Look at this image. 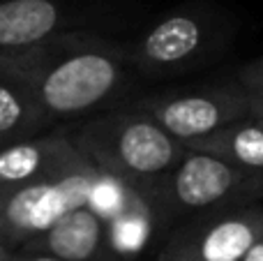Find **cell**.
Returning <instances> with one entry per match:
<instances>
[{
  "mask_svg": "<svg viewBox=\"0 0 263 261\" xmlns=\"http://www.w3.org/2000/svg\"><path fill=\"white\" fill-rule=\"evenodd\" d=\"M90 164L69 132L51 129L32 139L0 146V190L42 183Z\"/></svg>",
  "mask_w": 263,
  "mask_h": 261,
  "instance_id": "obj_9",
  "label": "cell"
},
{
  "mask_svg": "<svg viewBox=\"0 0 263 261\" xmlns=\"http://www.w3.org/2000/svg\"><path fill=\"white\" fill-rule=\"evenodd\" d=\"M261 236L263 208H227L176 231L159 250L157 261H240Z\"/></svg>",
  "mask_w": 263,
  "mask_h": 261,
  "instance_id": "obj_7",
  "label": "cell"
},
{
  "mask_svg": "<svg viewBox=\"0 0 263 261\" xmlns=\"http://www.w3.org/2000/svg\"><path fill=\"white\" fill-rule=\"evenodd\" d=\"M229 18L215 5L190 3L155 21L129 49V65L148 77H176L208 60L227 40Z\"/></svg>",
  "mask_w": 263,
  "mask_h": 261,
  "instance_id": "obj_4",
  "label": "cell"
},
{
  "mask_svg": "<svg viewBox=\"0 0 263 261\" xmlns=\"http://www.w3.org/2000/svg\"><path fill=\"white\" fill-rule=\"evenodd\" d=\"M53 127L35 97L21 81L0 67V146L32 139Z\"/></svg>",
  "mask_w": 263,
  "mask_h": 261,
  "instance_id": "obj_12",
  "label": "cell"
},
{
  "mask_svg": "<svg viewBox=\"0 0 263 261\" xmlns=\"http://www.w3.org/2000/svg\"><path fill=\"white\" fill-rule=\"evenodd\" d=\"M263 197V176L201 151H190L159 180L150 203L155 217H180L240 208Z\"/></svg>",
  "mask_w": 263,
  "mask_h": 261,
  "instance_id": "obj_3",
  "label": "cell"
},
{
  "mask_svg": "<svg viewBox=\"0 0 263 261\" xmlns=\"http://www.w3.org/2000/svg\"><path fill=\"white\" fill-rule=\"evenodd\" d=\"M69 137L97 169L123 178L148 199L187 151L185 143L132 106L95 116Z\"/></svg>",
  "mask_w": 263,
  "mask_h": 261,
  "instance_id": "obj_2",
  "label": "cell"
},
{
  "mask_svg": "<svg viewBox=\"0 0 263 261\" xmlns=\"http://www.w3.org/2000/svg\"><path fill=\"white\" fill-rule=\"evenodd\" d=\"M100 0H0V55L51 37L95 30Z\"/></svg>",
  "mask_w": 263,
  "mask_h": 261,
  "instance_id": "obj_8",
  "label": "cell"
},
{
  "mask_svg": "<svg viewBox=\"0 0 263 261\" xmlns=\"http://www.w3.org/2000/svg\"><path fill=\"white\" fill-rule=\"evenodd\" d=\"M95 174L97 166L90 162L42 183L0 190V240L7 248L18 250L44 234L65 213L86 206Z\"/></svg>",
  "mask_w": 263,
  "mask_h": 261,
  "instance_id": "obj_5",
  "label": "cell"
},
{
  "mask_svg": "<svg viewBox=\"0 0 263 261\" xmlns=\"http://www.w3.org/2000/svg\"><path fill=\"white\" fill-rule=\"evenodd\" d=\"M238 86L247 95L252 106V116L263 114V55L259 60H252L245 67H240Z\"/></svg>",
  "mask_w": 263,
  "mask_h": 261,
  "instance_id": "obj_15",
  "label": "cell"
},
{
  "mask_svg": "<svg viewBox=\"0 0 263 261\" xmlns=\"http://www.w3.org/2000/svg\"><path fill=\"white\" fill-rule=\"evenodd\" d=\"M155 225H157V217L148 197H141L125 213L106 222V238H109L114 257L118 261L136 259L153 238Z\"/></svg>",
  "mask_w": 263,
  "mask_h": 261,
  "instance_id": "obj_13",
  "label": "cell"
},
{
  "mask_svg": "<svg viewBox=\"0 0 263 261\" xmlns=\"http://www.w3.org/2000/svg\"><path fill=\"white\" fill-rule=\"evenodd\" d=\"M0 261H16L14 259V250L7 248L3 240H0Z\"/></svg>",
  "mask_w": 263,
  "mask_h": 261,
  "instance_id": "obj_18",
  "label": "cell"
},
{
  "mask_svg": "<svg viewBox=\"0 0 263 261\" xmlns=\"http://www.w3.org/2000/svg\"><path fill=\"white\" fill-rule=\"evenodd\" d=\"M141 197H145V194L139 192L134 185L125 183L123 178H118L114 174L97 169L95 178L90 183V190H88L86 208L95 213L100 220L111 222L120 213L127 211L134 201H139Z\"/></svg>",
  "mask_w": 263,
  "mask_h": 261,
  "instance_id": "obj_14",
  "label": "cell"
},
{
  "mask_svg": "<svg viewBox=\"0 0 263 261\" xmlns=\"http://www.w3.org/2000/svg\"><path fill=\"white\" fill-rule=\"evenodd\" d=\"M252 118H254V120H256V123H259V125H261V127H263V114H256V116H252Z\"/></svg>",
  "mask_w": 263,
  "mask_h": 261,
  "instance_id": "obj_19",
  "label": "cell"
},
{
  "mask_svg": "<svg viewBox=\"0 0 263 261\" xmlns=\"http://www.w3.org/2000/svg\"><path fill=\"white\" fill-rule=\"evenodd\" d=\"M129 49L97 30H77L0 55V67L28 88L51 120L106 106L127 81Z\"/></svg>",
  "mask_w": 263,
  "mask_h": 261,
  "instance_id": "obj_1",
  "label": "cell"
},
{
  "mask_svg": "<svg viewBox=\"0 0 263 261\" xmlns=\"http://www.w3.org/2000/svg\"><path fill=\"white\" fill-rule=\"evenodd\" d=\"M240 261H263V236L256 240L254 245H252L250 250H247L245 254H242Z\"/></svg>",
  "mask_w": 263,
  "mask_h": 261,
  "instance_id": "obj_17",
  "label": "cell"
},
{
  "mask_svg": "<svg viewBox=\"0 0 263 261\" xmlns=\"http://www.w3.org/2000/svg\"><path fill=\"white\" fill-rule=\"evenodd\" d=\"M185 148L208 153L242 171L263 176V127L254 118L231 123L208 137L185 143Z\"/></svg>",
  "mask_w": 263,
  "mask_h": 261,
  "instance_id": "obj_11",
  "label": "cell"
},
{
  "mask_svg": "<svg viewBox=\"0 0 263 261\" xmlns=\"http://www.w3.org/2000/svg\"><path fill=\"white\" fill-rule=\"evenodd\" d=\"M132 109L150 118L180 143L196 141L231 123L252 118L250 100L240 86L148 95L136 100Z\"/></svg>",
  "mask_w": 263,
  "mask_h": 261,
  "instance_id": "obj_6",
  "label": "cell"
},
{
  "mask_svg": "<svg viewBox=\"0 0 263 261\" xmlns=\"http://www.w3.org/2000/svg\"><path fill=\"white\" fill-rule=\"evenodd\" d=\"M14 259L16 261H60L55 257H49V254H42V252H32V250H14Z\"/></svg>",
  "mask_w": 263,
  "mask_h": 261,
  "instance_id": "obj_16",
  "label": "cell"
},
{
  "mask_svg": "<svg viewBox=\"0 0 263 261\" xmlns=\"http://www.w3.org/2000/svg\"><path fill=\"white\" fill-rule=\"evenodd\" d=\"M21 248L60 261H118L109 248L106 222L86 206L65 213L44 234L28 240Z\"/></svg>",
  "mask_w": 263,
  "mask_h": 261,
  "instance_id": "obj_10",
  "label": "cell"
}]
</instances>
